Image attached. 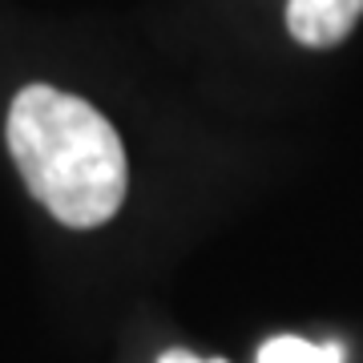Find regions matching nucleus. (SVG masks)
<instances>
[{
	"instance_id": "nucleus-1",
	"label": "nucleus",
	"mask_w": 363,
	"mask_h": 363,
	"mask_svg": "<svg viewBox=\"0 0 363 363\" xmlns=\"http://www.w3.org/2000/svg\"><path fill=\"white\" fill-rule=\"evenodd\" d=\"M9 154L28 194L57 222L93 230L125 202V145L89 101L28 85L9 109Z\"/></svg>"
},
{
	"instance_id": "nucleus-4",
	"label": "nucleus",
	"mask_w": 363,
	"mask_h": 363,
	"mask_svg": "<svg viewBox=\"0 0 363 363\" xmlns=\"http://www.w3.org/2000/svg\"><path fill=\"white\" fill-rule=\"evenodd\" d=\"M157 363H202V359H198V355H190V351H166ZM214 363H222V359H214Z\"/></svg>"
},
{
	"instance_id": "nucleus-2",
	"label": "nucleus",
	"mask_w": 363,
	"mask_h": 363,
	"mask_svg": "<svg viewBox=\"0 0 363 363\" xmlns=\"http://www.w3.org/2000/svg\"><path fill=\"white\" fill-rule=\"evenodd\" d=\"M363 0H286V28L307 49H331L359 25Z\"/></svg>"
},
{
	"instance_id": "nucleus-3",
	"label": "nucleus",
	"mask_w": 363,
	"mask_h": 363,
	"mask_svg": "<svg viewBox=\"0 0 363 363\" xmlns=\"http://www.w3.org/2000/svg\"><path fill=\"white\" fill-rule=\"evenodd\" d=\"M339 359H343L339 347H315V343L295 335H279L271 343H262L259 351V363H339Z\"/></svg>"
}]
</instances>
